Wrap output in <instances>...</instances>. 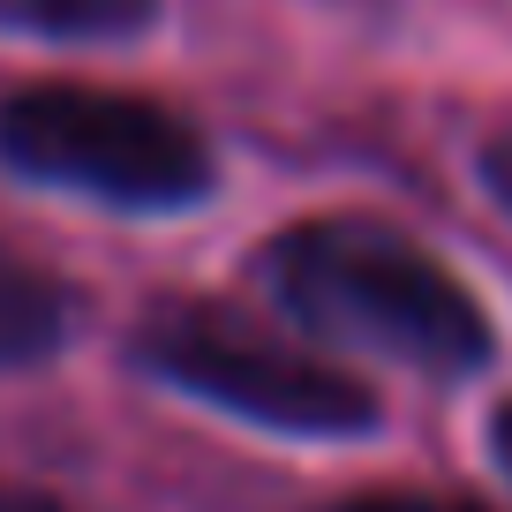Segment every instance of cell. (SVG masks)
<instances>
[{"label": "cell", "instance_id": "6da1fadb", "mask_svg": "<svg viewBox=\"0 0 512 512\" xmlns=\"http://www.w3.org/2000/svg\"><path fill=\"white\" fill-rule=\"evenodd\" d=\"M256 272L302 332L339 339V347H377L422 377H475L497 354V324L467 294V279L415 234L362 211H324V219L287 226L279 241H264Z\"/></svg>", "mask_w": 512, "mask_h": 512}, {"label": "cell", "instance_id": "7a4b0ae2", "mask_svg": "<svg viewBox=\"0 0 512 512\" xmlns=\"http://www.w3.org/2000/svg\"><path fill=\"white\" fill-rule=\"evenodd\" d=\"M0 166L113 211H189L211 196V144L174 106L91 83H31L0 98Z\"/></svg>", "mask_w": 512, "mask_h": 512}, {"label": "cell", "instance_id": "3957f363", "mask_svg": "<svg viewBox=\"0 0 512 512\" xmlns=\"http://www.w3.org/2000/svg\"><path fill=\"white\" fill-rule=\"evenodd\" d=\"M136 362L204 407L256 422L279 437H369L384 422L377 392L309 347L256 332L219 302H166L136 324Z\"/></svg>", "mask_w": 512, "mask_h": 512}, {"label": "cell", "instance_id": "277c9868", "mask_svg": "<svg viewBox=\"0 0 512 512\" xmlns=\"http://www.w3.org/2000/svg\"><path fill=\"white\" fill-rule=\"evenodd\" d=\"M68 317H76V302H68L61 279L0 241V369H31L46 354H61Z\"/></svg>", "mask_w": 512, "mask_h": 512}, {"label": "cell", "instance_id": "5b68a950", "mask_svg": "<svg viewBox=\"0 0 512 512\" xmlns=\"http://www.w3.org/2000/svg\"><path fill=\"white\" fill-rule=\"evenodd\" d=\"M151 23H159V0H0V31L76 38V46H113Z\"/></svg>", "mask_w": 512, "mask_h": 512}, {"label": "cell", "instance_id": "8992f818", "mask_svg": "<svg viewBox=\"0 0 512 512\" xmlns=\"http://www.w3.org/2000/svg\"><path fill=\"white\" fill-rule=\"evenodd\" d=\"M332 512H490V505L445 497V490H362V497H339Z\"/></svg>", "mask_w": 512, "mask_h": 512}, {"label": "cell", "instance_id": "52a82bcc", "mask_svg": "<svg viewBox=\"0 0 512 512\" xmlns=\"http://www.w3.org/2000/svg\"><path fill=\"white\" fill-rule=\"evenodd\" d=\"M482 189H490L497 204L512 211V128H505V136H490V144H482Z\"/></svg>", "mask_w": 512, "mask_h": 512}, {"label": "cell", "instance_id": "ba28073f", "mask_svg": "<svg viewBox=\"0 0 512 512\" xmlns=\"http://www.w3.org/2000/svg\"><path fill=\"white\" fill-rule=\"evenodd\" d=\"M490 460L505 467V482H512V400H497V415H490Z\"/></svg>", "mask_w": 512, "mask_h": 512}, {"label": "cell", "instance_id": "9c48e42d", "mask_svg": "<svg viewBox=\"0 0 512 512\" xmlns=\"http://www.w3.org/2000/svg\"><path fill=\"white\" fill-rule=\"evenodd\" d=\"M0 512H68V505H53L46 490H23V482H0Z\"/></svg>", "mask_w": 512, "mask_h": 512}]
</instances>
